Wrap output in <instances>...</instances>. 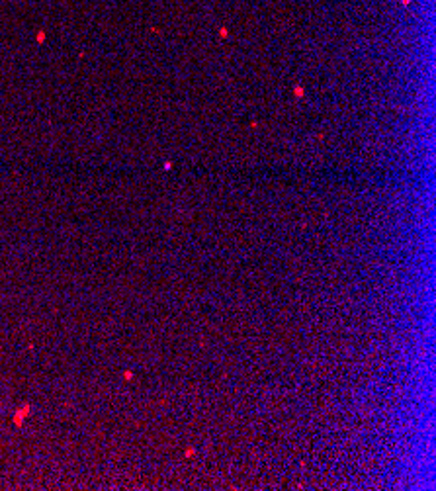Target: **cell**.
<instances>
[{
	"mask_svg": "<svg viewBox=\"0 0 436 491\" xmlns=\"http://www.w3.org/2000/svg\"><path fill=\"white\" fill-rule=\"evenodd\" d=\"M27 415H29V405H24L22 410H20L18 413H16V415H14V425L22 427V423H24V419H26Z\"/></svg>",
	"mask_w": 436,
	"mask_h": 491,
	"instance_id": "1",
	"label": "cell"
}]
</instances>
